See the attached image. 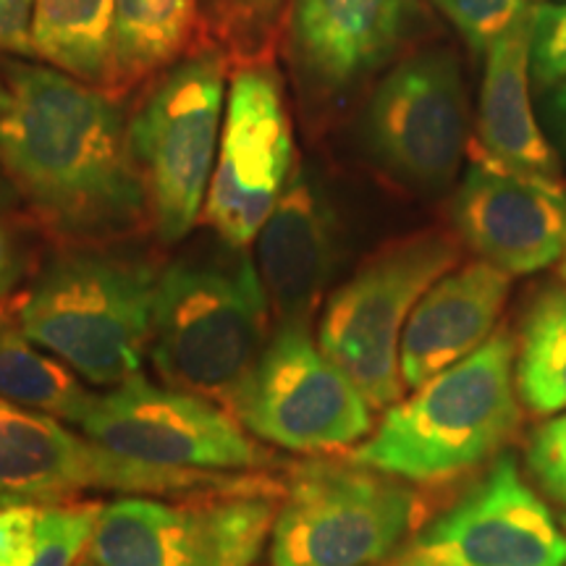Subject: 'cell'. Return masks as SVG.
Here are the masks:
<instances>
[{"label": "cell", "mask_w": 566, "mask_h": 566, "mask_svg": "<svg viewBox=\"0 0 566 566\" xmlns=\"http://www.w3.org/2000/svg\"><path fill=\"white\" fill-rule=\"evenodd\" d=\"M0 168L55 231L103 237L147 205L129 126L105 92L40 63L6 66Z\"/></svg>", "instance_id": "obj_1"}, {"label": "cell", "mask_w": 566, "mask_h": 566, "mask_svg": "<svg viewBox=\"0 0 566 566\" xmlns=\"http://www.w3.org/2000/svg\"><path fill=\"white\" fill-rule=\"evenodd\" d=\"M514 363L512 331L495 328L475 352L388 407L352 459L420 485L449 483L491 462L522 422Z\"/></svg>", "instance_id": "obj_2"}, {"label": "cell", "mask_w": 566, "mask_h": 566, "mask_svg": "<svg viewBox=\"0 0 566 566\" xmlns=\"http://www.w3.org/2000/svg\"><path fill=\"white\" fill-rule=\"evenodd\" d=\"M158 275L116 252L55 254L19 304L17 325L87 384L113 388L139 375L150 349Z\"/></svg>", "instance_id": "obj_3"}, {"label": "cell", "mask_w": 566, "mask_h": 566, "mask_svg": "<svg viewBox=\"0 0 566 566\" xmlns=\"http://www.w3.org/2000/svg\"><path fill=\"white\" fill-rule=\"evenodd\" d=\"M268 302L258 265L233 258L176 260L155 292L150 357L166 386L229 401L268 344Z\"/></svg>", "instance_id": "obj_4"}, {"label": "cell", "mask_w": 566, "mask_h": 566, "mask_svg": "<svg viewBox=\"0 0 566 566\" xmlns=\"http://www.w3.org/2000/svg\"><path fill=\"white\" fill-rule=\"evenodd\" d=\"M271 530V566H373L420 525L407 480L357 459H307L289 470Z\"/></svg>", "instance_id": "obj_5"}, {"label": "cell", "mask_w": 566, "mask_h": 566, "mask_svg": "<svg viewBox=\"0 0 566 566\" xmlns=\"http://www.w3.org/2000/svg\"><path fill=\"white\" fill-rule=\"evenodd\" d=\"M84 491L126 495H200L281 491L275 480L254 472L166 470L113 454L76 436L63 420L0 399V506L24 501H66Z\"/></svg>", "instance_id": "obj_6"}, {"label": "cell", "mask_w": 566, "mask_h": 566, "mask_svg": "<svg viewBox=\"0 0 566 566\" xmlns=\"http://www.w3.org/2000/svg\"><path fill=\"white\" fill-rule=\"evenodd\" d=\"M457 263L454 239L438 231L415 233L373 254L325 304L317 344L373 409L401 401L405 325L420 296Z\"/></svg>", "instance_id": "obj_7"}, {"label": "cell", "mask_w": 566, "mask_h": 566, "mask_svg": "<svg viewBox=\"0 0 566 566\" xmlns=\"http://www.w3.org/2000/svg\"><path fill=\"white\" fill-rule=\"evenodd\" d=\"M223 101L226 63L208 51L168 71L129 126L147 208L166 244L181 242L205 210Z\"/></svg>", "instance_id": "obj_8"}, {"label": "cell", "mask_w": 566, "mask_h": 566, "mask_svg": "<svg viewBox=\"0 0 566 566\" xmlns=\"http://www.w3.org/2000/svg\"><path fill=\"white\" fill-rule=\"evenodd\" d=\"M226 407L258 441L294 454L349 449L373 433V407L325 357L310 323L275 325Z\"/></svg>", "instance_id": "obj_9"}, {"label": "cell", "mask_w": 566, "mask_h": 566, "mask_svg": "<svg viewBox=\"0 0 566 566\" xmlns=\"http://www.w3.org/2000/svg\"><path fill=\"white\" fill-rule=\"evenodd\" d=\"M281 491L181 504L166 495H124L101 506L87 556L95 566H254L271 541Z\"/></svg>", "instance_id": "obj_10"}, {"label": "cell", "mask_w": 566, "mask_h": 566, "mask_svg": "<svg viewBox=\"0 0 566 566\" xmlns=\"http://www.w3.org/2000/svg\"><path fill=\"white\" fill-rule=\"evenodd\" d=\"M76 424L113 454L166 470L258 472L275 464L258 438L212 399L153 386L142 373L92 396Z\"/></svg>", "instance_id": "obj_11"}, {"label": "cell", "mask_w": 566, "mask_h": 566, "mask_svg": "<svg viewBox=\"0 0 566 566\" xmlns=\"http://www.w3.org/2000/svg\"><path fill=\"white\" fill-rule=\"evenodd\" d=\"M294 134L271 66L239 69L226 101L205 221L231 250H247L292 179Z\"/></svg>", "instance_id": "obj_12"}, {"label": "cell", "mask_w": 566, "mask_h": 566, "mask_svg": "<svg viewBox=\"0 0 566 566\" xmlns=\"http://www.w3.org/2000/svg\"><path fill=\"white\" fill-rule=\"evenodd\" d=\"M409 554L436 566H566V533L520 475L512 454L415 537Z\"/></svg>", "instance_id": "obj_13"}, {"label": "cell", "mask_w": 566, "mask_h": 566, "mask_svg": "<svg viewBox=\"0 0 566 566\" xmlns=\"http://www.w3.org/2000/svg\"><path fill=\"white\" fill-rule=\"evenodd\" d=\"M367 139L388 171L438 187L454 179L467 150V103L457 59L446 51L399 63L375 90Z\"/></svg>", "instance_id": "obj_14"}, {"label": "cell", "mask_w": 566, "mask_h": 566, "mask_svg": "<svg viewBox=\"0 0 566 566\" xmlns=\"http://www.w3.org/2000/svg\"><path fill=\"white\" fill-rule=\"evenodd\" d=\"M462 242L509 275L537 273L566 252V187L475 158L454 200Z\"/></svg>", "instance_id": "obj_15"}, {"label": "cell", "mask_w": 566, "mask_h": 566, "mask_svg": "<svg viewBox=\"0 0 566 566\" xmlns=\"http://www.w3.org/2000/svg\"><path fill=\"white\" fill-rule=\"evenodd\" d=\"M258 273L279 323H310L338 260L336 216L321 184L296 163L258 233Z\"/></svg>", "instance_id": "obj_16"}, {"label": "cell", "mask_w": 566, "mask_h": 566, "mask_svg": "<svg viewBox=\"0 0 566 566\" xmlns=\"http://www.w3.org/2000/svg\"><path fill=\"white\" fill-rule=\"evenodd\" d=\"M509 292L512 275L485 260L443 273L415 304L401 334L405 388L415 391L485 344L499 325Z\"/></svg>", "instance_id": "obj_17"}, {"label": "cell", "mask_w": 566, "mask_h": 566, "mask_svg": "<svg viewBox=\"0 0 566 566\" xmlns=\"http://www.w3.org/2000/svg\"><path fill=\"white\" fill-rule=\"evenodd\" d=\"M409 0H294L296 69L323 95H342L394 53Z\"/></svg>", "instance_id": "obj_18"}, {"label": "cell", "mask_w": 566, "mask_h": 566, "mask_svg": "<svg viewBox=\"0 0 566 566\" xmlns=\"http://www.w3.org/2000/svg\"><path fill=\"white\" fill-rule=\"evenodd\" d=\"M533 32L535 6H527L512 27L488 45L475 158L514 174L558 181L556 153L543 137L530 103Z\"/></svg>", "instance_id": "obj_19"}, {"label": "cell", "mask_w": 566, "mask_h": 566, "mask_svg": "<svg viewBox=\"0 0 566 566\" xmlns=\"http://www.w3.org/2000/svg\"><path fill=\"white\" fill-rule=\"evenodd\" d=\"M116 0H34V59L90 84L113 74Z\"/></svg>", "instance_id": "obj_20"}, {"label": "cell", "mask_w": 566, "mask_h": 566, "mask_svg": "<svg viewBox=\"0 0 566 566\" xmlns=\"http://www.w3.org/2000/svg\"><path fill=\"white\" fill-rule=\"evenodd\" d=\"M101 506L24 501L0 506V566H76Z\"/></svg>", "instance_id": "obj_21"}, {"label": "cell", "mask_w": 566, "mask_h": 566, "mask_svg": "<svg viewBox=\"0 0 566 566\" xmlns=\"http://www.w3.org/2000/svg\"><path fill=\"white\" fill-rule=\"evenodd\" d=\"M92 396L71 367L0 317V399L76 424Z\"/></svg>", "instance_id": "obj_22"}, {"label": "cell", "mask_w": 566, "mask_h": 566, "mask_svg": "<svg viewBox=\"0 0 566 566\" xmlns=\"http://www.w3.org/2000/svg\"><path fill=\"white\" fill-rule=\"evenodd\" d=\"M520 401L535 417L566 409V289L546 286L535 294L520 331L514 363Z\"/></svg>", "instance_id": "obj_23"}, {"label": "cell", "mask_w": 566, "mask_h": 566, "mask_svg": "<svg viewBox=\"0 0 566 566\" xmlns=\"http://www.w3.org/2000/svg\"><path fill=\"white\" fill-rule=\"evenodd\" d=\"M200 0H116L111 82H134L171 63L192 34Z\"/></svg>", "instance_id": "obj_24"}, {"label": "cell", "mask_w": 566, "mask_h": 566, "mask_svg": "<svg viewBox=\"0 0 566 566\" xmlns=\"http://www.w3.org/2000/svg\"><path fill=\"white\" fill-rule=\"evenodd\" d=\"M451 24L462 32L467 45L485 53L488 45L527 9V0H433Z\"/></svg>", "instance_id": "obj_25"}, {"label": "cell", "mask_w": 566, "mask_h": 566, "mask_svg": "<svg viewBox=\"0 0 566 566\" xmlns=\"http://www.w3.org/2000/svg\"><path fill=\"white\" fill-rule=\"evenodd\" d=\"M530 74L537 90H554L566 82V3L535 6Z\"/></svg>", "instance_id": "obj_26"}, {"label": "cell", "mask_w": 566, "mask_h": 566, "mask_svg": "<svg viewBox=\"0 0 566 566\" xmlns=\"http://www.w3.org/2000/svg\"><path fill=\"white\" fill-rule=\"evenodd\" d=\"M525 459L543 493L566 506V409L530 436Z\"/></svg>", "instance_id": "obj_27"}, {"label": "cell", "mask_w": 566, "mask_h": 566, "mask_svg": "<svg viewBox=\"0 0 566 566\" xmlns=\"http://www.w3.org/2000/svg\"><path fill=\"white\" fill-rule=\"evenodd\" d=\"M27 275V250L21 242L17 223L0 205V307L17 294Z\"/></svg>", "instance_id": "obj_28"}, {"label": "cell", "mask_w": 566, "mask_h": 566, "mask_svg": "<svg viewBox=\"0 0 566 566\" xmlns=\"http://www.w3.org/2000/svg\"><path fill=\"white\" fill-rule=\"evenodd\" d=\"M34 0H0V53L34 55Z\"/></svg>", "instance_id": "obj_29"}, {"label": "cell", "mask_w": 566, "mask_h": 566, "mask_svg": "<svg viewBox=\"0 0 566 566\" xmlns=\"http://www.w3.org/2000/svg\"><path fill=\"white\" fill-rule=\"evenodd\" d=\"M216 6L239 32H263L279 13L281 0H216Z\"/></svg>", "instance_id": "obj_30"}, {"label": "cell", "mask_w": 566, "mask_h": 566, "mask_svg": "<svg viewBox=\"0 0 566 566\" xmlns=\"http://www.w3.org/2000/svg\"><path fill=\"white\" fill-rule=\"evenodd\" d=\"M551 116H554L558 139H562L566 147V82L558 84V90L554 92V101H551Z\"/></svg>", "instance_id": "obj_31"}, {"label": "cell", "mask_w": 566, "mask_h": 566, "mask_svg": "<svg viewBox=\"0 0 566 566\" xmlns=\"http://www.w3.org/2000/svg\"><path fill=\"white\" fill-rule=\"evenodd\" d=\"M394 566H436V564H430V562H424V558H420V556H415V554H407L399 558V562H396Z\"/></svg>", "instance_id": "obj_32"}, {"label": "cell", "mask_w": 566, "mask_h": 566, "mask_svg": "<svg viewBox=\"0 0 566 566\" xmlns=\"http://www.w3.org/2000/svg\"><path fill=\"white\" fill-rule=\"evenodd\" d=\"M11 103V92H9V84H6L3 80H0V113H3L6 108H9Z\"/></svg>", "instance_id": "obj_33"}, {"label": "cell", "mask_w": 566, "mask_h": 566, "mask_svg": "<svg viewBox=\"0 0 566 566\" xmlns=\"http://www.w3.org/2000/svg\"><path fill=\"white\" fill-rule=\"evenodd\" d=\"M562 273H564V279H566V252H564V263H562Z\"/></svg>", "instance_id": "obj_34"}, {"label": "cell", "mask_w": 566, "mask_h": 566, "mask_svg": "<svg viewBox=\"0 0 566 566\" xmlns=\"http://www.w3.org/2000/svg\"><path fill=\"white\" fill-rule=\"evenodd\" d=\"M562 522H564V530H566V514H564V520H562Z\"/></svg>", "instance_id": "obj_35"}]
</instances>
